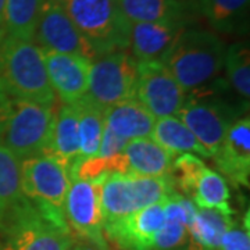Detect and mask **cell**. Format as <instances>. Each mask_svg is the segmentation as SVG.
Here are the masks:
<instances>
[{
  "instance_id": "obj_1",
  "label": "cell",
  "mask_w": 250,
  "mask_h": 250,
  "mask_svg": "<svg viewBox=\"0 0 250 250\" xmlns=\"http://www.w3.org/2000/svg\"><path fill=\"white\" fill-rule=\"evenodd\" d=\"M227 46L213 31L185 28L161 62L188 95L218 88Z\"/></svg>"
},
{
  "instance_id": "obj_2",
  "label": "cell",
  "mask_w": 250,
  "mask_h": 250,
  "mask_svg": "<svg viewBox=\"0 0 250 250\" xmlns=\"http://www.w3.org/2000/svg\"><path fill=\"white\" fill-rule=\"evenodd\" d=\"M0 82L10 98L56 107L43 52L31 41L9 35L0 41Z\"/></svg>"
},
{
  "instance_id": "obj_3",
  "label": "cell",
  "mask_w": 250,
  "mask_h": 250,
  "mask_svg": "<svg viewBox=\"0 0 250 250\" xmlns=\"http://www.w3.org/2000/svg\"><path fill=\"white\" fill-rule=\"evenodd\" d=\"M99 56L126 52L131 22L118 0H54Z\"/></svg>"
},
{
  "instance_id": "obj_4",
  "label": "cell",
  "mask_w": 250,
  "mask_h": 250,
  "mask_svg": "<svg viewBox=\"0 0 250 250\" xmlns=\"http://www.w3.org/2000/svg\"><path fill=\"white\" fill-rule=\"evenodd\" d=\"M54 107L7 98L0 102V147L22 161L45 152Z\"/></svg>"
},
{
  "instance_id": "obj_5",
  "label": "cell",
  "mask_w": 250,
  "mask_h": 250,
  "mask_svg": "<svg viewBox=\"0 0 250 250\" xmlns=\"http://www.w3.org/2000/svg\"><path fill=\"white\" fill-rule=\"evenodd\" d=\"M172 190L175 188L171 177H143L132 172L107 175L100 185L103 229L146 206L160 202Z\"/></svg>"
},
{
  "instance_id": "obj_6",
  "label": "cell",
  "mask_w": 250,
  "mask_h": 250,
  "mask_svg": "<svg viewBox=\"0 0 250 250\" xmlns=\"http://www.w3.org/2000/svg\"><path fill=\"white\" fill-rule=\"evenodd\" d=\"M21 188L29 202L57 223H65L64 200L70 188V170L49 154L21 161Z\"/></svg>"
},
{
  "instance_id": "obj_7",
  "label": "cell",
  "mask_w": 250,
  "mask_h": 250,
  "mask_svg": "<svg viewBox=\"0 0 250 250\" xmlns=\"http://www.w3.org/2000/svg\"><path fill=\"white\" fill-rule=\"evenodd\" d=\"M220 86L203 93L188 95L184 106L175 114L193 132L211 157L218 150L228 128L239 118L236 106L218 96Z\"/></svg>"
},
{
  "instance_id": "obj_8",
  "label": "cell",
  "mask_w": 250,
  "mask_h": 250,
  "mask_svg": "<svg viewBox=\"0 0 250 250\" xmlns=\"http://www.w3.org/2000/svg\"><path fill=\"white\" fill-rule=\"evenodd\" d=\"M138 62L126 52L96 57L90 64L89 83L85 98L102 108L135 99Z\"/></svg>"
},
{
  "instance_id": "obj_9",
  "label": "cell",
  "mask_w": 250,
  "mask_h": 250,
  "mask_svg": "<svg viewBox=\"0 0 250 250\" xmlns=\"http://www.w3.org/2000/svg\"><path fill=\"white\" fill-rule=\"evenodd\" d=\"M100 181H85L70 175V188L64 200V218L72 235L88 242L95 250H108L103 229Z\"/></svg>"
},
{
  "instance_id": "obj_10",
  "label": "cell",
  "mask_w": 250,
  "mask_h": 250,
  "mask_svg": "<svg viewBox=\"0 0 250 250\" xmlns=\"http://www.w3.org/2000/svg\"><path fill=\"white\" fill-rule=\"evenodd\" d=\"M1 238L0 250H71L75 246L68 225L54 221L34 203Z\"/></svg>"
},
{
  "instance_id": "obj_11",
  "label": "cell",
  "mask_w": 250,
  "mask_h": 250,
  "mask_svg": "<svg viewBox=\"0 0 250 250\" xmlns=\"http://www.w3.org/2000/svg\"><path fill=\"white\" fill-rule=\"evenodd\" d=\"M135 99L156 118L175 116L187 93L161 60L138 62Z\"/></svg>"
},
{
  "instance_id": "obj_12",
  "label": "cell",
  "mask_w": 250,
  "mask_h": 250,
  "mask_svg": "<svg viewBox=\"0 0 250 250\" xmlns=\"http://www.w3.org/2000/svg\"><path fill=\"white\" fill-rule=\"evenodd\" d=\"M34 41V43L42 50L75 54L89 60H95L98 57L89 42L54 0H47L45 4L36 27Z\"/></svg>"
},
{
  "instance_id": "obj_13",
  "label": "cell",
  "mask_w": 250,
  "mask_h": 250,
  "mask_svg": "<svg viewBox=\"0 0 250 250\" xmlns=\"http://www.w3.org/2000/svg\"><path fill=\"white\" fill-rule=\"evenodd\" d=\"M42 52L54 96L65 104H72L83 98L88 92L90 64L93 60L75 54Z\"/></svg>"
},
{
  "instance_id": "obj_14",
  "label": "cell",
  "mask_w": 250,
  "mask_h": 250,
  "mask_svg": "<svg viewBox=\"0 0 250 250\" xmlns=\"http://www.w3.org/2000/svg\"><path fill=\"white\" fill-rule=\"evenodd\" d=\"M166 218V197L135 211L124 220L104 229L107 242L116 243L123 250H152L156 235Z\"/></svg>"
},
{
  "instance_id": "obj_15",
  "label": "cell",
  "mask_w": 250,
  "mask_h": 250,
  "mask_svg": "<svg viewBox=\"0 0 250 250\" xmlns=\"http://www.w3.org/2000/svg\"><path fill=\"white\" fill-rule=\"evenodd\" d=\"M221 175L236 187L250 184V118L239 117L224 136L218 150L213 156Z\"/></svg>"
},
{
  "instance_id": "obj_16",
  "label": "cell",
  "mask_w": 250,
  "mask_h": 250,
  "mask_svg": "<svg viewBox=\"0 0 250 250\" xmlns=\"http://www.w3.org/2000/svg\"><path fill=\"white\" fill-rule=\"evenodd\" d=\"M185 28L187 22L179 21L134 22L129 29V54L136 62L161 60Z\"/></svg>"
},
{
  "instance_id": "obj_17",
  "label": "cell",
  "mask_w": 250,
  "mask_h": 250,
  "mask_svg": "<svg viewBox=\"0 0 250 250\" xmlns=\"http://www.w3.org/2000/svg\"><path fill=\"white\" fill-rule=\"evenodd\" d=\"M21 188V161L0 147V235L31 208Z\"/></svg>"
},
{
  "instance_id": "obj_18",
  "label": "cell",
  "mask_w": 250,
  "mask_h": 250,
  "mask_svg": "<svg viewBox=\"0 0 250 250\" xmlns=\"http://www.w3.org/2000/svg\"><path fill=\"white\" fill-rule=\"evenodd\" d=\"M42 154L53 156L71 170L80 159L78 113L74 104L62 103L53 110L47 143Z\"/></svg>"
},
{
  "instance_id": "obj_19",
  "label": "cell",
  "mask_w": 250,
  "mask_h": 250,
  "mask_svg": "<svg viewBox=\"0 0 250 250\" xmlns=\"http://www.w3.org/2000/svg\"><path fill=\"white\" fill-rule=\"evenodd\" d=\"M196 206L190 199L170 192L166 196V218L153 241L152 250H184L188 242V228Z\"/></svg>"
},
{
  "instance_id": "obj_20",
  "label": "cell",
  "mask_w": 250,
  "mask_h": 250,
  "mask_svg": "<svg viewBox=\"0 0 250 250\" xmlns=\"http://www.w3.org/2000/svg\"><path fill=\"white\" fill-rule=\"evenodd\" d=\"M156 117L136 99H131L104 111V128L125 141L150 138Z\"/></svg>"
},
{
  "instance_id": "obj_21",
  "label": "cell",
  "mask_w": 250,
  "mask_h": 250,
  "mask_svg": "<svg viewBox=\"0 0 250 250\" xmlns=\"http://www.w3.org/2000/svg\"><path fill=\"white\" fill-rule=\"evenodd\" d=\"M233 223V214L217 208L196 207L188 228L184 250H220L221 239Z\"/></svg>"
},
{
  "instance_id": "obj_22",
  "label": "cell",
  "mask_w": 250,
  "mask_h": 250,
  "mask_svg": "<svg viewBox=\"0 0 250 250\" xmlns=\"http://www.w3.org/2000/svg\"><path fill=\"white\" fill-rule=\"evenodd\" d=\"M128 170L143 177H170L174 154L163 149L152 138H138L125 146Z\"/></svg>"
},
{
  "instance_id": "obj_23",
  "label": "cell",
  "mask_w": 250,
  "mask_h": 250,
  "mask_svg": "<svg viewBox=\"0 0 250 250\" xmlns=\"http://www.w3.org/2000/svg\"><path fill=\"white\" fill-rule=\"evenodd\" d=\"M125 18L134 22H189L195 7L188 0H118Z\"/></svg>"
},
{
  "instance_id": "obj_24",
  "label": "cell",
  "mask_w": 250,
  "mask_h": 250,
  "mask_svg": "<svg viewBox=\"0 0 250 250\" xmlns=\"http://www.w3.org/2000/svg\"><path fill=\"white\" fill-rule=\"evenodd\" d=\"M250 0H199L197 11L217 32L238 35L249 29Z\"/></svg>"
},
{
  "instance_id": "obj_25",
  "label": "cell",
  "mask_w": 250,
  "mask_h": 250,
  "mask_svg": "<svg viewBox=\"0 0 250 250\" xmlns=\"http://www.w3.org/2000/svg\"><path fill=\"white\" fill-rule=\"evenodd\" d=\"M150 138L174 156L195 154L199 157L211 159V154L206 150L193 132L177 116L156 118Z\"/></svg>"
},
{
  "instance_id": "obj_26",
  "label": "cell",
  "mask_w": 250,
  "mask_h": 250,
  "mask_svg": "<svg viewBox=\"0 0 250 250\" xmlns=\"http://www.w3.org/2000/svg\"><path fill=\"white\" fill-rule=\"evenodd\" d=\"M78 113V131H80V159L81 161L98 156L99 146L104 132V111L88 98L80 99L72 103Z\"/></svg>"
},
{
  "instance_id": "obj_27",
  "label": "cell",
  "mask_w": 250,
  "mask_h": 250,
  "mask_svg": "<svg viewBox=\"0 0 250 250\" xmlns=\"http://www.w3.org/2000/svg\"><path fill=\"white\" fill-rule=\"evenodd\" d=\"M47 0H6V35L34 42L36 27Z\"/></svg>"
},
{
  "instance_id": "obj_28",
  "label": "cell",
  "mask_w": 250,
  "mask_h": 250,
  "mask_svg": "<svg viewBox=\"0 0 250 250\" xmlns=\"http://www.w3.org/2000/svg\"><path fill=\"white\" fill-rule=\"evenodd\" d=\"M229 188L220 172L205 167L200 172L190 200L199 208H217L233 214L229 206Z\"/></svg>"
},
{
  "instance_id": "obj_29",
  "label": "cell",
  "mask_w": 250,
  "mask_h": 250,
  "mask_svg": "<svg viewBox=\"0 0 250 250\" xmlns=\"http://www.w3.org/2000/svg\"><path fill=\"white\" fill-rule=\"evenodd\" d=\"M224 68L229 88L248 106L250 98V50L248 42H236L227 47Z\"/></svg>"
},
{
  "instance_id": "obj_30",
  "label": "cell",
  "mask_w": 250,
  "mask_h": 250,
  "mask_svg": "<svg viewBox=\"0 0 250 250\" xmlns=\"http://www.w3.org/2000/svg\"><path fill=\"white\" fill-rule=\"evenodd\" d=\"M207 167L205 161L195 154H178L171 166V181L175 190L188 199L192 197L195 184L200 172Z\"/></svg>"
},
{
  "instance_id": "obj_31",
  "label": "cell",
  "mask_w": 250,
  "mask_h": 250,
  "mask_svg": "<svg viewBox=\"0 0 250 250\" xmlns=\"http://www.w3.org/2000/svg\"><path fill=\"white\" fill-rule=\"evenodd\" d=\"M220 250H250L249 218L246 223L238 224L235 220L224 233Z\"/></svg>"
},
{
  "instance_id": "obj_32",
  "label": "cell",
  "mask_w": 250,
  "mask_h": 250,
  "mask_svg": "<svg viewBox=\"0 0 250 250\" xmlns=\"http://www.w3.org/2000/svg\"><path fill=\"white\" fill-rule=\"evenodd\" d=\"M128 142L129 141H125L123 138H120L118 135L113 134L111 131L104 128L103 138H102V142H100V146H99L98 156L108 157V156H114V154H118V153H123Z\"/></svg>"
},
{
  "instance_id": "obj_33",
  "label": "cell",
  "mask_w": 250,
  "mask_h": 250,
  "mask_svg": "<svg viewBox=\"0 0 250 250\" xmlns=\"http://www.w3.org/2000/svg\"><path fill=\"white\" fill-rule=\"evenodd\" d=\"M4 6H6V0H0V41L6 36V29H4Z\"/></svg>"
},
{
  "instance_id": "obj_34",
  "label": "cell",
  "mask_w": 250,
  "mask_h": 250,
  "mask_svg": "<svg viewBox=\"0 0 250 250\" xmlns=\"http://www.w3.org/2000/svg\"><path fill=\"white\" fill-rule=\"evenodd\" d=\"M6 98H7V93H6V90H4L3 85H1V82H0V102H3Z\"/></svg>"
},
{
  "instance_id": "obj_35",
  "label": "cell",
  "mask_w": 250,
  "mask_h": 250,
  "mask_svg": "<svg viewBox=\"0 0 250 250\" xmlns=\"http://www.w3.org/2000/svg\"><path fill=\"white\" fill-rule=\"evenodd\" d=\"M71 250H93V249H89V248H85V246H78V248H77V246H74V248H72Z\"/></svg>"
},
{
  "instance_id": "obj_36",
  "label": "cell",
  "mask_w": 250,
  "mask_h": 250,
  "mask_svg": "<svg viewBox=\"0 0 250 250\" xmlns=\"http://www.w3.org/2000/svg\"><path fill=\"white\" fill-rule=\"evenodd\" d=\"M188 1H189V3H190V4L197 10V3H199V0H188Z\"/></svg>"
}]
</instances>
